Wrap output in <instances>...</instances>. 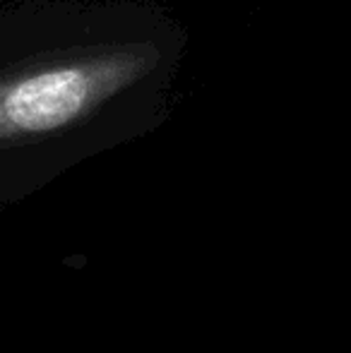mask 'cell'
Masks as SVG:
<instances>
[]
</instances>
